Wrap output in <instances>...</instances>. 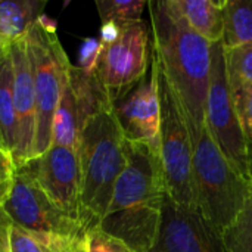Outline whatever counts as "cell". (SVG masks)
I'll return each instance as SVG.
<instances>
[{"mask_svg":"<svg viewBox=\"0 0 252 252\" xmlns=\"http://www.w3.org/2000/svg\"><path fill=\"white\" fill-rule=\"evenodd\" d=\"M148 7L154 52L185 111L195 145L205 128L211 43L174 16L162 0H152Z\"/></svg>","mask_w":252,"mask_h":252,"instance_id":"obj_1","label":"cell"},{"mask_svg":"<svg viewBox=\"0 0 252 252\" xmlns=\"http://www.w3.org/2000/svg\"><path fill=\"white\" fill-rule=\"evenodd\" d=\"M127 164L117 180L99 229L136 252H149L167 195L161 159L149 148L126 140Z\"/></svg>","mask_w":252,"mask_h":252,"instance_id":"obj_2","label":"cell"},{"mask_svg":"<svg viewBox=\"0 0 252 252\" xmlns=\"http://www.w3.org/2000/svg\"><path fill=\"white\" fill-rule=\"evenodd\" d=\"M78 161L81 170V224L87 230L97 227L106 214L118 177L126 168V137L112 111V103L84 124Z\"/></svg>","mask_w":252,"mask_h":252,"instance_id":"obj_3","label":"cell"},{"mask_svg":"<svg viewBox=\"0 0 252 252\" xmlns=\"http://www.w3.org/2000/svg\"><path fill=\"white\" fill-rule=\"evenodd\" d=\"M192 167L196 211L223 233L245 207L252 182L226 159L207 127L193 145Z\"/></svg>","mask_w":252,"mask_h":252,"instance_id":"obj_4","label":"cell"},{"mask_svg":"<svg viewBox=\"0 0 252 252\" xmlns=\"http://www.w3.org/2000/svg\"><path fill=\"white\" fill-rule=\"evenodd\" d=\"M152 65L159 99V159L167 195L179 205L196 210L193 188V140L185 111L167 80L155 52Z\"/></svg>","mask_w":252,"mask_h":252,"instance_id":"obj_5","label":"cell"},{"mask_svg":"<svg viewBox=\"0 0 252 252\" xmlns=\"http://www.w3.org/2000/svg\"><path fill=\"white\" fill-rule=\"evenodd\" d=\"M37 100V128L34 158L52 146V123L71 62L56 32V22L41 15L25 35Z\"/></svg>","mask_w":252,"mask_h":252,"instance_id":"obj_6","label":"cell"},{"mask_svg":"<svg viewBox=\"0 0 252 252\" xmlns=\"http://www.w3.org/2000/svg\"><path fill=\"white\" fill-rule=\"evenodd\" d=\"M205 127L226 159L247 180L252 182V151L233 100L226 69V49L221 41L211 43Z\"/></svg>","mask_w":252,"mask_h":252,"instance_id":"obj_7","label":"cell"},{"mask_svg":"<svg viewBox=\"0 0 252 252\" xmlns=\"http://www.w3.org/2000/svg\"><path fill=\"white\" fill-rule=\"evenodd\" d=\"M1 210L12 224L34 233L72 238L86 235L81 223L65 216L50 201L25 164L13 168L9 193Z\"/></svg>","mask_w":252,"mask_h":252,"instance_id":"obj_8","label":"cell"},{"mask_svg":"<svg viewBox=\"0 0 252 252\" xmlns=\"http://www.w3.org/2000/svg\"><path fill=\"white\" fill-rule=\"evenodd\" d=\"M152 50V28L145 21L124 25L118 38L103 46L96 75L111 103L149 71Z\"/></svg>","mask_w":252,"mask_h":252,"instance_id":"obj_9","label":"cell"},{"mask_svg":"<svg viewBox=\"0 0 252 252\" xmlns=\"http://www.w3.org/2000/svg\"><path fill=\"white\" fill-rule=\"evenodd\" d=\"M111 105L96 72L86 74L71 65L52 123V145L78 149L80 134L87 120Z\"/></svg>","mask_w":252,"mask_h":252,"instance_id":"obj_10","label":"cell"},{"mask_svg":"<svg viewBox=\"0 0 252 252\" xmlns=\"http://www.w3.org/2000/svg\"><path fill=\"white\" fill-rule=\"evenodd\" d=\"M149 252H227L223 233L199 211L185 208L165 195L161 220Z\"/></svg>","mask_w":252,"mask_h":252,"instance_id":"obj_11","label":"cell"},{"mask_svg":"<svg viewBox=\"0 0 252 252\" xmlns=\"http://www.w3.org/2000/svg\"><path fill=\"white\" fill-rule=\"evenodd\" d=\"M25 165L50 201L65 216L81 223V170L77 151L52 145Z\"/></svg>","mask_w":252,"mask_h":252,"instance_id":"obj_12","label":"cell"},{"mask_svg":"<svg viewBox=\"0 0 252 252\" xmlns=\"http://www.w3.org/2000/svg\"><path fill=\"white\" fill-rule=\"evenodd\" d=\"M112 111L126 140L140 143L159 157V99L155 69L149 71L120 99L112 102Z\"/></svg>","mask_w":252,"mask_h":252,"instance_id":"obj_13","label":"cell"},{"mask_svg":"<svg viewBox=\"0 0 252 252\" xmlns=\"http://www.w3.org/2000/svg\"><path fill=\"white\" fill-rule=\"evenodd\" d=\"M13 74V103L18 120L19 145L13 165L19 167L34 158L35 128H37V100L34 78L27 47V40H18L6 44Z\"/></svg>","mask_w":252,"mask_h":252,"instance_id":"obj_14","label":"cell"},{"mask_svg":"<svg viewBox=\"0 0 252 252\" xmlns=\"http://www.w3.org/2000/svg\"><path fill=\"white\" fill-rule=\"evenodd\" d=\"M165 7L210 43L223 40L224 0H162Z\"/></svg>","mask_w":252,"mask_h":252,"instance_id":"obj_15","label":"cell"},{"mask_svg":"<svg viewBox=\"0 0 252 252\" xmlns=\"http://www.w3.org/2000/svg\"><path fill=\"white\" fill-rule=\"evenodd\" d=\"M0 139L12 162H15L19 145V131L13 103L12 63L6 44H0Z\"/></svg>","mask_w":252,"mask_h":252,"instance_id":"obj_16","label":"cell"},{"mask_svg":"<svg viewBox=\"0 0 252 252\" xmlns=\"http://www.w3.org/2000/svg\"><path fill=\"white\" fill-rule=\"evenodd\" d=\"M44 0L0 1V44L25 38L34 22L43 15Z\"/></svg>","mask_w":252,"mask_h":252,"instance_id":"obj_17","label":"cell"},{"mask_svg":"<svg viewBox=\"0 0 252 252\" xmlns=\"http://www.w3.org/2000/svg\"><path fill=\"white\" fill-rule=\"evenodd\" d=\"M84 236H61L49 233H34L16 224L10 227V252H75Z\"/></svg>","mask_w":252,"mask_h":252,"instance_id":"obj_18","label":"cell"},{"mask_svg":"<svg viewBox=\"0 0 252 252\" xmlns=\"http://www.w3.org/2000/svg\"><path fill=\"white\" fill-rule=\"evenodd\" d=\"M226 49L252 43V0H224V32Z\"/></svg>","mask_w":252,"mask_h":252,"instance_id":"obj_19","label":"cell"},{"mask_svg":"<svg viewBox=\"0 0 252 252\" xmlns=\"http://www.w3.org/2000/svg\"><path fill=\"white\" fill-rule=\"evenodd\" d=\"M148 3L145 0H96V7L102 24L114 22L124 27L142 21Z\"/></svg>","mask_w":252,"mask_h":252,"instance_id":"obj_20","label":"cell"},{"mask_svg":"<svg viewBox=\"0 0 252 252\" xmlns=\"http://www.w3.org/2000/svg\"><path fill=\"white\" fill-rule=\"evenodd\" d=\"M227 252H252V192L236 220L223 232Z\"/></svg>","mask_w":252,"mask_h":252,"instance_id":"obj_21","label":"cell"},{"mask_svg":"<svg viewBox=\"0 0 252 252\" xmlns=\"http://www.w3.org/2000/svg\"><path fill=\"white\" fill-rule=\"evenodd\" d=\"M226 69L230 84L252 86V43L226 49Z\"/></svg>","mask_w":252,"mask_h":252,"instance_id":"obj_22","label":"cell"},{"mask_svg":"<svg viewBox=\"0 0 252 252\" xmlns=\"http://www.w3.org/2000/svg\"><path fill=\"white\" fill-rule=\"evenodd\" d=\"M233 100L239 114V120L245 133V137L252 151V86L248 84H230Z\"/></svg>","mask_w":252,"mask_h":252,"instance_id":"obj_23","label":"cell"},{"mask_svg":"<svg viewBox=\"0 0 252 252\" xmlns=\"http://www.w3.org/2000/svg\"><path fill=\"white\" fill-rule=\"evenodd\" d=\"M84 252H136L123 241L93 227L84 235Z\"/></svg>","mask_w":252,"mask_h":252,"instance_id":"obj_24","label":"cell"},{"mask_svg":"<svg viewBox=\"0 0 252 252\" xmlns=\"http://www.w3.org/2000/svg\"><path fill=\"white\" fill-rule=\"evenodd\" d=\"M102 43L99 38H86L78 50V68L81 71H84L86 74H94L99 59H100V53H102Z\"/></svg>","mask_w":252,"mask_h":252,"instance_id":"obj_25","label":"cell"},{"mask_svg":"<svg viewBox=\"0 0 252 252\" xmlns=\"http://www.w3.org/2000/svg\"><path fill=\"white\" fill-rule=\"evenodd\" d=\"M10 219L4 214L3 210H0V252H10Z\"/></svg>","mask_w":252,"mask_h":252,"instance_id":"obj_26","label":"cell"},{"mask_svg":"<svg viewBox=\"0 0 252 252\" xmlns=\"http://www.w3.org/2000/svg\"><path fill=\"white\" fill-rule=\"evenodd\" d=\"M121 28H123V27H120V25H117V24H114V22L102 24V27H100V37H99L100 43H102L103 46L114 43V41L118 38V35H120V32H121Z\"/></svg>","mask_w":252,"mask_h":252,"instance_id":"obj_27","label":"cell"},{"mask_svg":"<svg viewBox=\"0 0 252 252\" xmlns=\"http://www.w3.org/2000/svg\"><path fill=\"white\" fill-rule=\"evenodd\" d=\"M13 162L4 154H0V182H9L13 173Z\"/></svg>","mask_w":252,"mask_h":252,"instance_id":"obj_28","label":"cell"},{"mask_svg":"<svg viewBox=\"0 0 252 252\" xmlns=\"http://www.w3.org/2000/svg\"><path fill=\"white\" fill-rule=\"evenodd\" d=\"M9 186H10V180L9 182H0V210L3 208V204H4L6 196L9 193Z\"/></svg>","mask_w":252,"mask_h":252,"instance_id":"obj_29","label":"cell"},{"mask_svg":"<svg viewBox=\"0 0 252 252\" xmlns=\"http://www.w3.org/2000/svg\"><path fill=\"white\" fill-rule=\"evenodd\" d=\"M0 154H4L6 157H9V155H7V152H6V149H4V145H3L1 139H0ZM9 158H10V157H9Z\"/></svg>","mask_w":252,"mask_h":252,"instance_id":"obj_30","label":"cell"},{"mask_svg":"<svg viewBox=\"0 0 252 252\" xmlns=\"http://www.w3.org/2000/svg\"><path fill=\"white\" fill-rule=\"evenodd\" d=\"M75 252H84V241H83L81 247H80V248H78V250H77V251H75Z\"/></svg>","mask_w":252,"mask_h":252,"instance_id":"obj_31","label":"cell"}]
</instances>
